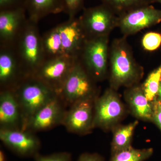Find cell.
<instances>
[{"label":"cell","mask_w":161,"mask_h":161,"mask_svg":"<svg viewBox=\"0 0 161 161\" xmlns=\"http://www.w3.org/2000/svg\"><path fill=\"white\" fill-rule=\"evenodd\" d=\"M138 124V121L136 120L126 125L119 124L112 129L113 138L111 144L112 154L132 146L133 134Z\"/></svg>","instance_id":"obj_19"},{"label":"cell","mask_w":161,"mask_h":161,"mask_svg":"<svg viewBox=\"0 0 161 161\" xmlns=\"http://www.w3.org/2000/svg\"><path fill=\"white\" fill-rule=\"evenodd\" d=\"M130 112L136 118L145 121L152 122L153 101L148 100L142 85H136L126 88L124 93Z\"/></svg>","instance_id":"obj_16"},{"label":"cell","mask_w":161,"mask_h":161,"mask_svg":"<svg viewBox=\"0 0 161 161\" xmlns=\"http://www.w3.org/2000/svg\"><path fill=\"white\" fill-rule=\"evenodd\" d=\"M161 22V9L151 5L136 7L118 16V25L123 36L135 34Z\"/></svg>","instance_id":"obj_9"},{"label":"cell","mask_w":161,"mask_h":161,"mask_svg":"<svg viewBox=\"0 0 161 161\" xmlns=\"http://www.w3.org/2000/svg\"><path fill=\"white\" fill-rule=\"evenodd\" d=\"M126 38L115 39L110 46L108 77L110 87L116 91L139 84L144 75L143 68L134 58Z\"/></svg>","instance_id":"obj_1"},{"label":"cell","mask_w":161,"mask_h":161,"mask_svg":"<svg viewBox=\"0 0 161 161\" xmlns=\"http://www.w3.org/2000/svg\"><path fill=\"white\" fill-rule=\"evenodd\" d=\"M42 40L45 60L64 55L58 26L44 33Z\"/></svg>","instance_id":"obj_20"},{"label":"cell","mask_w":161,"mask_h":161,"mask_svg":"<svg viewBox=\"0 0 161 161\" xmlns=\"http://www.w3.org/2000/svg\"><path fill=\"white\" fill-rule=\"evenodd\" d=\"M13 91L19 103L22 115V130L36 112L55 97L53 91L32 76H26Z\"/></svg>","instance_id":"obj_3"},{"label":"cell","mask_w":161,"mask_h":161,"mask_svg":"<svg viewBox=\"0 0 161 161\" xmlns=\"http://www.w3.org/2000/svg\"><path fill=\"white\" fill-rule=\"evenodd\" d=\"M153 149H136L131 147L112 154L110 161H144L152 155Z\"/></svg>","instance_id":"obj_21"},{"label":"cell","mask_w":161,"mask_h":161,"mask_svg":"<svg viewBox=\"0 0 161 161\" xmlns=\"http://www.w3.org/2000/svg\"><path fill=\"white\" fill-rule=\"evenodd\" d=\"M78 59L65 55L47 59L32 76L46 85L59 96Z\"/></svg>","instance_id":"obj_7"},{"label":"cell","mask_w":161,"mask_h":161,"mask_svg":"<svg viewBox=\"0 0 161 161\" xmlns=\"http://www.w3.org/2000/svg\"><path fill=\"white\" fill-rule=\"evenodd\" d=\"M156 98L158 99L161 103V80L160 83L159 87L158 92Z\"/></svg>","instance_id":"obj_31"},{"label":"cell","mask_w":161,"mask_h":161,"mask_svg":"<svg viewBox=\"0 0 161 161\" xmlns=\"http://www.w3.org/2000/svg\"><path fill=\"white\" fill-rule=\"evenodd\" d=\"M58 26L64 55L78 58L88 38L79 18H69Z\"/></svg>","instance_id":"obj_14"},{"label":"cell","mask_w":161,"mask_h":161,"mask_svg":"<svg viewBox=\"0 0 161 161\" xmlns=\"http://www.w3.org/2000/svg\"><path fill=\"white\" fill-rule=\"evenodd\" d=\"M159 3L161 4V0H153V3Z\"/></svg>","instance_id":"obj_32"},{"label":"cell","mask_w":161,"mask_h":161,"mask_svg":"<svg viewBox=\"0 0 161 161\" xmlns=\"http://www.w3.org/2000/svg\"><path fill=\"white\" fill-rule=\"evenodd\" d=\"M109 36L88 38L78 60L96 82L108 76Z\"/></svg>","instance_id":"obj_5"},{"label":"cell","mask_w":161,"mask_h":161,"mask_svg":"<svg viewBox=\"0 0 161 161\" xmlns=\"http://www.w3.org/2000/svg\"><path fill=\"white\" fill-rule=\"evenodd\" d=\"M28 19L39 23L47 16L64 12L63 0H25Z\"/></svg>","instance_id":"obj_18"},{"label":"cell","mask_w":161,"mask_h":161,"mask_svg":"<svg viewBox=\"0 0 161 161\" xmlns=\"http://www.w3.org/2000/svg\"><path fill=\"white\" fill-rule=\"evenodd\" d=\"M79 17L88 38L109 36L118 25V15L108 6L102 4L84 8Z\"/></svg>","instance_id":"obj_8"},{"label":"cell","mask_w":161,"mask_h":161,"mask_svg":"<svg viewBox=\"0 0 161 161\" xmlns=\"http://www.w3.org/2000/svg\"><path fill=\"white\" fill-rule=\"evenodd\" d=\"M161 80V63L159 66L149 74L142 84L145 95L148 100L153 101L157 98Z\"/></svg>","instance_id":"obj_23"},{"label":"cell","mask_w":161,"mask_h":161,"mask_svg":"<svg viewBox=\"0 0 161 161\" xmlns=\"http://www.w3.org/2000/svg\"><path fill=\"white\" fill-rule=\"evenodd\" d=\"M0 140L13 152L24 157L35 158L41 147L34 133L20 129L0 128Z\"/></svg>","instance_id":"obj_11"},{"label":"cell","mask_w":161,"mask_h":161,"mask_svg":"<svg viewBox=\"0 0 161 161\" xmlns=\"http://www.w3.org/2000/svg\"><path fill=\"white\" fill-rule=\"evenodd\" d=\"M26 8L18 7L0 11V45H11L27 21Z\"/></svg>","instance_id":"obj_15"},{"label":"cell","mask_w":161,"mask_h":161,"mask_svg":"<svg viewBox=\"0 0 161 161\" xmlns=\"http://www.w3.org/2000/svg\"><path fill=\"white\" fill-rule=\"evenodd\" d=\"M25 77L13 45H0L1 90H13Z\"/></svg>","instance_id":"obj_13"},{"label":"cell","mask_w":161,"mask_h":161,"mask_svg":"<svg viewBox=\"0 0 161 161\" xmlns=\"http://www.w3.org/2000/svg\"><path fill=\"white\" fill-rule=\"evenodd\" d=\"M22 115L19 103L12 90L0 92V128L22 130Z\"/></svg>","instance_id":"obj_17"},{"label":"cell","mask_w":161,"mask_h":161,"mask_svg":"<svg viewBox=\"0 0 161 161\" xmlns=\"http://www.w3.org/2000/svg\"><path fill=\"white\" fill-rule=\"evenodd\" d=\"M153 122L154 123L161 131V103L156 98L153 101Z\"/></svg>","instance_id":"obj_28"},{"label":"cell","mask_w":161,"mask_h":161,"mask_svg":"<svg viewBox=\"0 0 161 161\" xmlns=\"http://www.w3.org/2000/svg\"><path fill=\"white\" fill-rule=\"evenodd\" d=\"M96 82L77 60L65 80L59 97L65 106L83 100H95L99 96Z\"/></svg>","instance_id":"obj_4"},{"label":"cell","mask_w":161,"mask_h":161,"mask_svg":"<svg viewBox=\"0 0 161 161\" xmlns=\"http://www.w3.org/2000/svg\"><path fill=\"white\" fill-rule=\"evenodd\" d=\"M87 99L78 102L66 110L62 125L71 133L80 135L92 132L94 126V102Z\"/></svg>","instance_id":"obj_10"},{"label":"cell","mask_w":161,"mask_h":161,"mask_svg":"<svg viewBox=\"0 0 161 161\" xmlns=\"http://www.w3.org/2000/svg\"><path fill=\"white\" fill-rule=\"evenodd\" d=\"M59 96L50 101L30 119L24 130L35 133L62 125L66 110Z\"/></svg>","instance_id":"obj_12"},{"label":"cell","mask_w":161,"mask_h":161,"mask_svg":"<svg viewBox=\"0 0 161 161\" xmlns=\"http://www.w3.org/2000/svg\"><path fill=\"white\" fill-rule=\"evenodd\" d=\"M78 161H104L103 158L97 153H85L81 154Z\"/></svg>","instance_id":"obj_29"},{"label":"cell","mask_w":161,"mask_h":161,"mask_svg":"<svg viewBox=\"0 0 161 161\" xmlns=\"http://www.w3.org/2000/svg\"><path fill=\"white\" fill-rule=\"evenodd\" d=\"M35 161H72L69 153L63 152L43 156L38 154L34 158Z\"/></svg>","instance_id":"obj_26"},{"label":"cell","mask_w":161,"mask_h":161,"mask_svg":"<svg viewBox=\"0 0 161 161\" xmlns=\"http://www.w3.org/2000/svg\"><path fill=\"white\" fill-rule=\"evenodd\" d=\"M125 106L117 91L109 88L94 102V128L112 131L127 115Z\"/></svg>","instance_id":"obj_6"},{"label":"cell","mask_w":161,"mask_h":161,"mask_svg":"<svg viewBox=\"0 0 161 161\" xmlns=\"http://www.w3.org/2000/svg\"><path fill=\"white\" fill-rule=\"evenodd\" d=\"M108 6L117 15L131 9L153 3V0H100Z\"/></svg>","instance_id":"obj_22"},{"label":"cell","mask_w":161,"mask_h":161,"mask_svg":"<svg viewBox=\"0 0 161 161\" xmlns=\"http://www.w3.org/2000/svg\"><path fill=\"white\" fill-rule=\"evenodd\" d=\"M142 45L147 51L153 52L158 49L161 45V34L154 31L147 33L142 38Z\"/></svg>","instance_id":"obj_24"},{"label":"cell","mask_w":161,"mask_h":161,"mask_svg":"<svg viewBox=\"0 0 161 161\" xmlns=\"http://www.w3.org/2000/svg\"><path fill=\"white\" fill-rule=\"evenodd\" d=\"M25 0H0V11L18 8L25 7Z\"/></svg>","instance_id":"obj_27"},{"label":"cell","mask_w":161,"mask_h":161,"mask_svg":"<svg viewBox=\"0 0 161 161\" xmlns=\"http://www.w3.org/2000/svg\"><path fill=\"white\" fill-rule=\"evenodd\" d=\"M64 13L69 18L76 17L78 13L84 9V0H63Z\"/></svg>","instance_id":"obj_25"},{"label":"cell","mask_w":161,"mask_h":161,"mask_svg":"<svg viewBox=\"0 0 161 161\" xmlns=\"http://www.w3.org/2000/svg\"><path fill=\"white\" fill-rule=\"evenodd\" d=\"M38 24L28 18L17 37L12 44L25 77L32 76L45 60L42 36L40 34Z\"/></svg>","instance_id":"obj_2"},{"label":"cell","mask_w":161,"mask_h":161,"mask_svg":"<svg viewBox=\"0 0 161 161\" xmlns=\"http://www.w3.org/2000/svg\"><path fill=\"white\" fill-rule=\"evenodd\" d=\"M0 161H7L6 154L3 150H0Z\"/></svg>","instance_id":"obj_30"}]
</instances>
